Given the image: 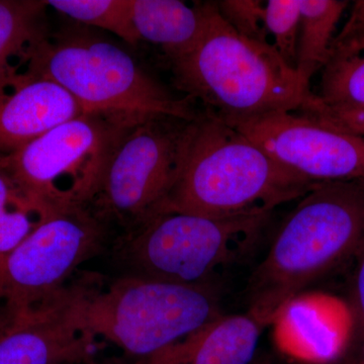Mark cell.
Instances as JSON below:
<instances>
[{"label":"cell","mask_w":364,"mask_h":364,"mask_svg":"<svg viewBox=\"0 0 364 364\" xmlns=\"http://www.w3.org/2000/svg\"><path fill=\"white\" fill-rule=\"evenodd\" d=\"M364 236V182H315L249 280V312L269 325L306 287L350 259Z\"/></svg>","instance_id":"6da1fadb"},{"label":"cell","mask_w":364,"mask_h":364,"mask_svg":"<svg viewBox=\"0 0 364 364\" xmlns=\"http://www.w3.org/2000/svg\"><path fill=\"white\" fill-rule=\"evenodd\" d=\"M174 87L225 123L296 111L314 92L272 45L242 37L205 2V28L195 47L168 62Z\"/></svg>","instance_id":"7a4b0ae2"},{"label":"cell","mask_w":364,"mask_h":364,"mask_svg":"<svg viewBox=\"0 0 364 364\" xmlns=\"http://www.w3.org/2000/svg\"><path fill=\"white\" fill-rule=\"evenodd\" d=\"M314 183L203 112L188 162L160 214L217 219L270 215L282 203L303 198Z\"/></svg>","instance_id":"3957f363"},{"label":"cell","mask_w":364,"mask_h":364,"mask_svg":"<svg viewBox=\"0 0 364 364\" xmlns=\"http://www.w3.org/2000/svg\"><path fill=\"white\" fill-rule=\"evenodd\" d=\"M18 71L58 83L85 112L191 119L203 114L193 100L170 90L130 53L80 26L48 33Z\"/></svg>","instance_id":"277c9868"},{"label":"cell","mask_w":364,"mask_h":364,"mask_svg":"<svg viewBox=\"0 0 364 364\" xmlns=\"http://www.w3.org/2000/svg\"><path fill=\"white\" fill-rule=\"evenodd\" d=\"M75 303L85 329L136 360L198 331L222 315L210 286H183L126 274L104 284H75Z\"/></svg>","instance_id":"5b68a950"},{"label":"cell","mask_w":364,"mask_h":364,"mask_svg":"<svg viewBox=\"0 0 364 364\" xmlns=\"http://www.w3.org/2000/svg\"><path fill=\"white\" fill-rule=\"evenodd\" d=\"M202 116L191 119L150 114L132 119L119 134L86 205L122 234L159 215L183 172Z\"/></svg>","instance_id":"8992f818"},{"label":"cell","mask_w":364,"mask_h":364,"mask_svg":"<svg viewBox=\"0 0 364 364\" xmlns=\"http://www.w3.org/2000/svg\"><path fill=\"white\" fill-rule=\"evenodd\" d=\"M270 215L217 219L186 213H162L129 233L114 250L129 274L183 286L208 280L247 257Z\"/></svg>","instance_id":"52a82bcc"},{"label":"cell","mask_w":364,"mask_h":364,"mask_svg":"<svg viewBox=\"0 0 364 364\" xmlns=\"http://www.w3.org/2000/svg\"><path fill=\"white\" fill-rule=\"evenodd\" d=\"M112 229L88 205L52 208L0 261V296L21 316L51 306L68 291L73 273L107 247Z\"/></svg>","instance_id":"ba28073f"},{"label":"cell","mask_w":364,"mask_h":364,"mask_svg":"<svg viewBox=\"0 0 364 364\" xmlns=\"http://www.w3.org/2000/svg\"><path fill=\"white\" fill-rule=\"evenodd\" d=\"M138 116L83 112L9 156V166L21 183L49 208L87 205L119 134Z\"/></svg>","instance_id":"9c48e42d"},{"label":"cell","mask_w":364,"mask_h":364,"mask_svg":"<svg viewBox=\"0 0 364 364\" xmlns=\"http://www.w3.org/2000/svg\"><path fill=\"white\" fill-rule=\"evenodd\" d=\"M226 124L310 181H364V138L310 112H275Z\"/></svg>","instance_id":"30bf717a"},{"label":"cell","mask_w":364,"mask_h":364,"mask_svg":"<svg viewBox=\"0 0 364 364\" xmlns=\"http://www.w3.org/2000/svg\"><path fill=\"white\" fill-rule=\"evenodd\" d=\"M97 347L83 325L72 284L58 301L23 316L0 338V364H80L95 358Z\"/></svg>","instance_id":"8fae6325"},{"label":"cell","mask_w":364,"mask_h":364,"mask_svg":"<svg viewBox=\"0 0 364 364\" xmlns=\"http://www.w3.org/2000/svg\"><path fill=\"white\" fill-rule=\"evenodd\" d=\"M273 323L280 350L309 364L341 360L355 331L348 303L328 294H299L282 308Z\"/></svg>","instance_id":"7c38bea8"},{"label":"cell","mask_w":364,"mask_h":364,"mask_svg":"<svg viewBox=\"0 0 364 364\" xmlns=\"http://www.w3.org/2000/svg\"><path fill=\"white\" fill-rule=\"evenodd\" d=\"M83 112L77 100L51 79L26 72L6 74L0 78V156H11Z\"/></svg>","instance_id":"4fadbf2b"},{"label":"cell","mask_w":364,"mask_h":364,"mask_svg":"<svg viewBox=\"0 0 364 364\" xmlns=\"http://www.w3.org/2000/svg\"><path fill=\"white\" fill-rule=\"evenodd\" d=\"M267 326L249 311L222 314L164 350L130 364H252Z\"/></svg>","instance_id":"5bb4252c"},{"label":"cell","mask_w":364,"mask_h":364,"mask_svg":"<svg viewBox=\"0 0 364 364\" xmlns=\"http://www.w3.org/2000/svg\"><path fill=\"white\" fill-rule=\"evenodd\" d=\"M301 109L332 119L364 114V37L332 43L318 92Z\"/></svg>","instance_id":"9a60e30c"},{"label":"cell","mask_w":364,"mask_h":364,"mask_svg":"<svg viewBox=\"0 0 364 364\" xmlns=\"http://www.w3.org/2000/svg\"><path fill=\"white\" fill-rule=\"evenodd\" d=\"M132 16L141 41L158 46L170 62L191 51L200 39L205 2L189 6L179 0H132Z\"/></svg>","instance_id":"2e32d148"},{"label":"cell","mask_w":364,"mask_h":364,"mask_svg":"<svg viewBox=\"0 0 364 364\" xmlns=\"http://www.w3.org/2000/svg\"><path fill=\"white\" fill-rule=\"evenodd\" d=\"M301 21L296 71L310 87L314 74L322 70L331 52L335 31L348 6L341 0H299Z\"/></svg>","instance_id":"e0dca14e"},{"label":"cell","mask_w":364,"mask_h":364,"mask_svg":"<svg viewBox=\"0 0 364 364\" xmlns=\"http://www.w3.org/2000/svg\"><path fill=\"white\" fill-rule=\"evenodd\" d=\"M46 1L0 0V78L18 70L47 35Z\"/></svg>","instance_id":"ac0fdd59"},{"label":"cell","mask_w":364,"mask_h":364,"mask_svg":"<svg viewBox=\"0 0 364 364\" xmlns=\"http://www.w3.org/2000/svg\"><path fill=\"white\" fill-rule=\"evenodd\" d=\"M51 210L16 178L9 156H0V261L18 247Z\"/></svg>","instance_id":"d6986e66"},{"label":"cell","mask_w":364,"mask_h":364,"mask_svg":"<svg viewBox=\"0 0 364 364\" xmlns=\"http://www.w3.org/2000/svg\"><path fill=\"white\" fill-rule=\"evenodd\" d=\"M46 4L81 25L107 31L132 46L141 41L132 16V0H49Z\"/></svg>","instance_id":"ffe728a7"},{"label":"cell","mask_w":364,"mask_h":364,"mask_svg":"<svg viewBox=\"0 0 364 364\" xmlns=\"http://www.w3.org/2000/svg\"><path fill=\"white\" fill-rule=\"evenodd\" d=\"M299 0H269L265 2V25L272 46L291 68L296 70L299 36Z\"/></svg>","instance_id":"44dd1931"},{"label":"cell","mask_w":364,"mask_h":364,"mask_svg":"<svg viewBox=\"0 0 364 364\" xmlns=\"http://www.w3.org/2000/svg\"><path fill=\"white\" fill-rule=\"evenodd\" d=\"M215 7L223 20L246 39L268 44L265 4L258 0H222Z\"/></svg>","instance_id":"7402d4cb"},{"label":"cell","mask_w":364,"mask_h":364,"mask_svg":"<svg viewBox=\"0 0 364 364\" xmlns=\"http://www.w3.org/2000/svg\"><path fill=\"white\" fill-rule=\"evenodd\" d=\"M354 260L353 275L351 282L350 306L354 324L359 332V338L364 336V236L359 242L355 252L352 256Z\"/></svg>","instance_id":"603a6c76"},{"label":"cell","mask_w":364,"mask_h":364,"mask_svg":"<svg viewBox=\"0 0 364 364\" xmlns=\"http://www.w3.org/2000/svg\"><path fill=\"white\" fill-rule=\"evenodd\" d=\"M364 37V1L354 2L350 16L345 23L341 32L335 36L333 42H342Z\"/></svg>","instance_id":"cb8c5ba5"},{"label":"cell","mask_w":364,"mask_h":364,"mask_svg":"<svg viewBox=\"0 0 364 364\" xmlns=\"http://www.w3.org/2000/svg\"><path fill=\"white\" fill-rule=\"evenodd\" d=\"M23 317L7 299L0 296V338L13 329Z\"/></svg>","instance_id":"d4e9b609"},{"label":"cell","mask_w":364,"mask_h":364,"mask_svg":"<svg viewBox=\"0 0 364 364\" xmlns=\"http://www.w3.org/2000/svg\"><path fill=\"white\" fill-rule=\"evenodd\" d=\"M320 117V116H318ZM326 121L330 122L335 126L343 128L345 130L351 132L355 135L364 138V114L360 116L340 117V119H332V117H320Z\"/></svg>","instance_id":"484cf974"},{"label":"cell","mask_w":364,"mask_h":364,"mask_svg":"<svg viewBox=\"0 0 364 364\" xmlns=\"http://www.w3.org/2000/svg\"><path fill=\"white\" fill-rule=\"evenodd\" d=\"M343 364H364V336L359 338V343L351 353L344 356Z\"/></svg>","instance_id":"4316f807"},{"label":"cell","mask_w":364,"mask_h":364,"mask_svg":"<svg viewBox=\"0 0 364 364\" xmlns=\"http://www.w3.org/2000/svg\"><path fill=\"white\" fill-rule=\"evenodd\" d=\"M252 364H274V363L267 358H256Z\"/></svg>","instance_id":"83f0119b"},{"label":"cell","mask_w":364,"mask_h":364,"mask_svg":"<svg viewBox=\"0 0 364 364\" xmlns=\"http://www.w3.org/2000/svg\"><path fill=\"white\" fill-rule=\"evenodd\" d=\"M80 364H127V363H98V361L97 360V358H93V359H91V360L85 361V363H82ZM129 364H130V363H129Z\"/></svg>","instance_id":"f1b7e54d"},{"label":"cell","mask_w":364,"mask_h":364,"mask_svg":"<svg viewBox=\"0 0 364 364\" xmlns=\"http://www.w3.org/2000/svg\"><path fill=\"white\" fill-rule=\"evenodd\" d=\"M363 182H364V181H363Z\"/></svg>","instance_id":"f546056e"}]
</instances>
